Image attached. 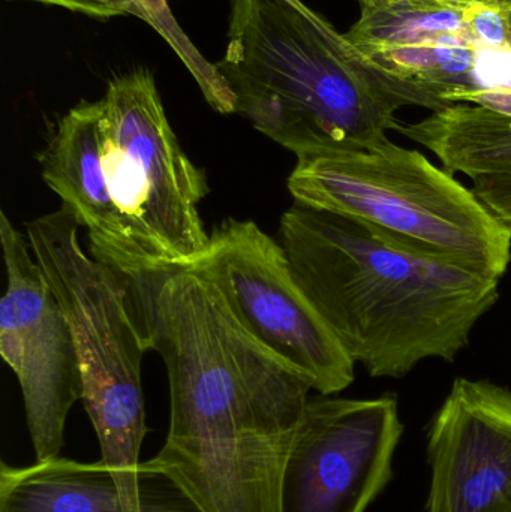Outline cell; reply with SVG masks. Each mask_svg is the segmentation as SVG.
<instances>
[{"mask_svg": "<svg viewBox=\"0 0 511 512\" xmlns=\"http://www.w3.org/2000/svg\"><path fill=\"white\" fill-rule=\"evenodd\" d=\"M473 191L511 231V177L476 180Z\"/></svg>", "mask_w": 511, "mask_h": 512, "instance_id": "16", "label": "cell"}, {"mask_svg": "<svg viewBox=\"0 0 511 512\" xmlns=\"http://www.w3.org/2000/svg\"><path fill=\"white\" fill-rule=\"evenodd\" d=\"M23 2L57 6V8L66 9V11L98 18V20H110V18L125 15L117 5L116 0H23Z\"/></svg>", "mask_w": 511, "mask_h": 512, "instance_id": "17", "label": "cell"}, {"mask_svg": "<svg viewBox=\"0 0 511 512\" xmlns=\"http://www.w3.org/2000/svg\"><path fill=\"white\" fill-rule=\"evenodd\" d=\"M126 280L144 343L167 369V453L239 474L284 447L302 423L311 379L255 339L201 274L174 268Z\"/></svg>", "mask_w": 511, "mask_h": 512, "instance_id": "1", "label": "cell"}, {"mask_svg": "<svg viewBox=\"0 0 511 512\" xmlns=\"http://www.w3.org/2000/svg\"><path fill=\"white\" fill-rule=\"evenodd\" d=\"M99 102L81 101L57 122L38 155L42 179L86 228L92 256L125 277L147 273L102 170Z\"/></svg>", "mask_w": 511, "mask_h": 512, "instance_id": "11", "label": "cell"}, {"mask_svg": "<svg viewBox=\"0 0 511 512\" xmlns=\"http://www.w3.org/2000/svg\"><path fill=\"white\" fill-rule=\"evenodd\" d=\"M291 273L372 378L453 361L500 298V280L422 254L354 219L294 203L279 225Z\"/></svg>", "mask_w": 511, "mask_h": 512, "instance_id": "2", "label": "cell"}, {"mask_svg": "<svg viewBox=\"0 0 511 512\" xmlns=\"http://www.w3.org/2000/svg\"><path fill=\"white\" fill-rule=\"evenodd\" d=\"M458 104H471L511 117V90H479L462 95Z\"/></svg>", "mask_w": 511, "mask_h": 512, "instance_id": "18", "label": "cell"}, {"mask_svg": "<svg viewBox=\"0 0 511 512\" xmlns=\"http://www.w3.org/2000/svg\"><path fill=\"white\" fill-rule=\"evenodd\" d=\"M396 132L426 147L449 173H462L473 182L511 177V117L471 104L432 111Z\"/></svg>", "mask_w": 511, "mask_h": 512, "instance_id": "14", "label": "cell"}, {"mask_svg": "<svg viewBox=\"0 0 511 512\" xmlns=\"http://www.w3.org/2000/svg\"><path fill=\"white\" fill-rule=\"evenodd\" d=\"M398 399H309L285 460L279 512H366L393 478Z\"/></svg>", "mask_w": 511, "mask_h": 512, "instance_id": "8", "label": "cell"}, {"mask_svg": "<svg viewBox=\"0 0 511 512\" xmlns=\"http://www.w3.org/2000/svg\"><path fill=\"white\" fill-rule=\"evenodd\" d=\"M188 270L215 283L243 327L308 376L321 396L353 384L356 363L297 285L281 243L255 222H222Z\"/></svg>", "mask_w": 511, "mask_h": 512, "instance_id": "7", "label": "cell"}, {"mask_svg": "<svg viewBox=\"0 0 511 512\" xmlns=\"http://www.w3.org/2000/svg\"><path fill=\"white\" fill-rule=\"evenodd\" d=\"M426 512H511V391L458 378L428 427Z\"/></svg>", "mask_w": 511, "mask_h": 512, "instance_id": "10", "label": "cell"}, {"mask_svg": "<svg viewBox=\"0 0 511 512\" xmlns=\"http://www.w3.org/2000/svg\"><path fill=\"white\" fill-rule=\"evenodd\" d=\"M140 493H128L99 460L56 456L0 465V512H201L174 481L143 463Z\"/></svg>", "mask_w": 511, "mask_h": 512, "instance_id": "12", "label": "cell"}, {"mask_svg": "<svg viewBox=\"0 0 511 512\" xmlns=\"http://www.w3.org/2000/svg\"><path fill=\"white\" fill-rule=\"evenodd\" d=\"M6 291L0 301V354L20 382L36 460L60 456L72 406L83 399L80 361L68 321L29 240L0 212Z\"/></svg>", "mask_w": 511, "mask_h": 512, "instance_id": "9", "label": "cell"}, {"mask_svg": "<svg viewBox=\"0 0 511 512\" xmlns=\"http://www.w3.org/2000/svg\"><path fill=\"white\" fill-rule=\"evenodd\" d=\"M215 65L236 113L297 156L368 149L398 129L401 108L431 110L419 89L372 65L314 9L233 0Z\"/></svg>", "mask_w": 511, "mask_h": 512, "instance_id": "3", "label": "cell"}, {"mask_svg": "<svg viewBox=\"0 0 511 512\" xmlns=\"http://www.w3.org/2000/svg\"><path fill=\"white\" fill-rule=\"evenodd\" d=\"M360 9L380 8V6L395 5L402 2L446 3L453 6H468L476 2H503V0H357Z\"/></svg>", "mask_w": 511, "mask_h": 512, "instance_id": "19", "label": "cell"}, {"mask_svg": "<svg viewBox=\"0 0 511 512\" xmlns=\"http://www.w3.org/2000/svg\"><path fill=\"white\" fill-rule=\"evenodd\" d=\"M116 3L123 14L135 15L149 24L167 42L168 47L173 48L213 110L221 114L236 113V98L230 87L219 74L215 63H210L183 32L167 0H116Z\"/></svg>", "mask_w": 511, "mask_h": 512, "instance_id": "15", "label": "cell"}, {"mask_svg": "<svg viewBox=\"0 0 511 512\" xmlns=\"http://www.w3.org/2000/svg\"><path fill=\"white\" fill-rule=\"evenodd\" d=\"M387 75L419 89L431 111L458 104L465 93L511 90V48L428 44L362 53Z\"/></svg>", "mask_w": 511, "mask_h": 512, "instance_id": "13", "label": "cell"}, {"mask_svg": "<svg viewBox=\"0 0 511 512\" xmlns=\"http://www.w3.org/2000/svg\"><path fill=\"white\" fill-rule=\"evenodd\" d=\"M296 203L336 213L422 254L501 277L511 231L455 174L390 138L368 149L297 156Z\"/></svg>", "mask_w": 511, "mask_h": 512, "instance_id": "4", "label": "cell"}, {"mask_svg": "<svg viewBox=\"0 0 511 512\" xmlns=\"http://www.w3.org/2000/svg\"><path fill=\"white\" fill-rule=\"evenodd\" d=\"M98 102L105 182L147 273L191 267L210 242L198 213L209 188L168 122L155 78L147 69L119 75Z\"/></svg>", "mask_w": 511, "mask_h": 512, "instance_id": "6", "label": "cell"}, {"mask_svg": "<svg viewBox=\"0 0 511 512\" xmlns=\"http://www.w3.org/2000/svg\"><path fill=\"white\" fill-rule=\"evenodd\" d=\"M68 207L26 224L30 249L68 321L80 361L83 403L101 445V462L128 493L143 489L146 411L141 363L147 349L128 280L90 258Z\"/></svg>", "mask_w": 511, "mask_h": 512, "instance_id": "5", "label": "cell"}]
</instances>
